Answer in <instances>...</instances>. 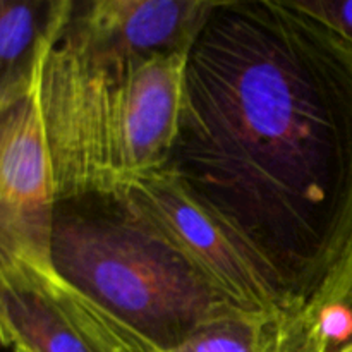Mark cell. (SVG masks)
I'll return each mask as SVG.
<instances>
[{
    "label": "cell",
    "instance_id": "obj_14",
    "mask_svg": "<svg viewBox=\"0 0 352 352\" xmlns=\"http://www.w3.org/2000/svg\"><path fill=\"white\" fill-rule=\"evenodd\" d=\"M12 351L14 352H31V351H28V349H23V347H14Z\"/></svg>",
    "mask_w": 352,
    "mask_h": 352
},
{
    "label": "cell",
    "instance_id": "obj_7",
    "mask_svg": "<svg viewBox=\"0 0 352 352\" xmlns=\"http://www.w3.org/2000/svg\"><path fill=\"white\" fill-rule=\"evenodd\" d=\"M0 333L31 352H109L72 309L58 277H0Z\"/></svg>",
    "mask_w": 352,
    "mask_h": 352
},
{
    "label": "cell",
    "instance_id": "obj_12",
    "mask_svg": "<svg viewBox=\"0 0 352 352\" xmlns=\"http://www.w3.org/2000/svg\"><path fill=\"white\" fill-rule=\"evenodd\" d=\"M298 3L352 48V0H298Z\"/></svg>",
    "mask_w": 352,
    "mask_h": 352
},
{
    "label": "cell",
    "instance_id": "obj_4",
    "mask_svg": "<svg viewBox=\"0 0 352 352\" xmlns=\"http://www.w3.org/2000/svg\"><path fill=\"white\" fill-rule=\"evenodd\" d=\"M55 195L36 91L0 109V277L55 278Z\"/></svg>",
    "mask_w": 352,
    "mask_h": 352
},
{
    "label": "cell",
    "instance_id": "obj_8",
    "mask_svg": "<svg viewBox=\"0 0 352 352\" xmlns=\"http://www.w3.org/2000/svg\"><path fill=\"white\" fill-rule=\"evenodd\" d=\"M72 0H0V109L36 91Z\"/></svg>",
    "mask_w": 352,
    "mask_h": 352
},
{
    "label": "cell",
    "instance_id": "obj_10",
    "mask_svg": "<svg viewBox=\"0 0 352 352\" xmlns=\"http://www.w3.org/2000/svg\"><path fill=\"white\" fill-rule=\"evenodd\" d=\"M282 315L226 305L168 352H274Z\"/></svg>",
    "mask_w": 352,
    "mask_h": 352
},
{
    "label": "cell",
    "instance_id": "obj_6",
    "mask_svg": "<svg viewBox=\"0 0 352 352\" xmlns=\"http://www.w3.org/2000/svg\"><path fill=\"white\" fill-rule=\"evenodd\" d=\"M217 0H72L64 28L89 47L131 57L188 55Z\"/></svg>",
    "mask_w": 352,
    "mask_h": 352
},
{
    "label": "cell",
    "instance_id": "obj_13",
    "mask_svg": "<svg viewBox=\"0 0 352 352\" xmlns=\"http://www.w3.org/2000/svg\"><path fill=\"white\" fill-rule=\"evenodd\" d=\"M274 352H318L294 311H284Z\"/></svg>",
    "mask_w": 352,
    "mask_h": 352
},
{
    "label": "cell",
    "instance_id": "obj_2",
    "mask_svg": "<svg viewBox=\"0 0 352 352\" xmlns=\"http://www.w3.org/2000/svg\"><path fill=\"white\" fill-rule=\"evenodd\" d=\"M64 23L36 86L57 199L113 191L167 164L188 58L100 50Z\"/></svg>",
    "mask_w": 352,
    "mask_h": 352
},
{
    "label": "cell",
    "instance_id": "obj_3",
    "mask_svg": "<svg viewBox=\"0 0 352 352\" xmlns=\"http://www.w3.org/2000/svg\"><path fill=\"white\" fill-rule=\"evenodd\" d=\"M52 265L69 291L162 352L229 305L120 188L57 199Z\"/></svg>",
    "mask_w": 352,
    "mask_h": 352
},
{
    "label": "cell",
    "instance_id": "obj_1",
    "mask_svg": "<svg viewBox=\"0 0 352 352\" xmlns=\"http://www.w3.org/2000/svg\"><path fill=\"white\" fill-rule=\"evenodd\" d=\"M164 168L301 306L352 232V48L298 0H217Z\"/></svg>",
    "mask_w": 352,
    "mask_h": 352
},
{
    "label": "cell",
    "instance_id": "obj_5",
    "mask_svg": "<svg viewBox=\"0 0 352 352\" xmlns=\"http://www.w3.org/2000/svg\"><path fill=\"white\" fill-rule=\"evenodd\" d=\"M134 208L226 299L248 311H287L248 251L164 167L120 186Z\"/></svg>",
    "mask_w": 352,
    "mask_h": 352
},
{
    "label": "cell",
    "instance_id": "obj_9",
    "mask_svg": "<svg viewBox=\"0 0 352 352\" xmlns=\"http://www.w3.org/2000/svg\"><path fill=\"white\" fill-rule=\"evenodd\" d=\"M291 311L318 352H352V232L315 292Z\"/></svg>",
    "mask_w": 352,
    "mask_h": 352
},
{
    "label": "cell",
    "instance_id": "obj_11",
    "mask_svg": "<svg viewBox=\"0 0 352 352\" xmlns=\"http://www.w3.org/2000/svg\"><path fill=\"white\" fill-rule=\"evenodd\" d=\"M76 308L82 325L109 352H162L140 336L127 329L124 323L107 313L100 311L89 302L76 299Z\"/></svg>",
    "mask_w": 352,
    "mask_h": 352
}]
</instances>
